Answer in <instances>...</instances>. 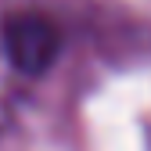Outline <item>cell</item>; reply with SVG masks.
Wrapping results in <instances>:
<instances>
[{
    "mask_svg": "<svg viewBox=\"0 0 151 151\" xmlns=\"http://www.w3.org/2000/svg\"><path fill=\"white\" fill-rule=\"evenodd\" d=\"M0 43H4L7 61L25 72V76H40L50 68V61L58 58L61 47V32L58 25L43 14H14L0 29Z\"/></svg>",
    "mask_w": 151,
    "mask_h": 151,
    "instance_id": "cell-1",
    "label": "cell"
}]
</instances>
